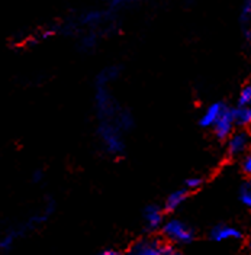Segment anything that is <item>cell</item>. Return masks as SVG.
<instances>
[{
  "label": "cell",
  "instance_id": "obj_5",
  "mask_svg": "<svg viewBox=\"0 0 251 255\" xmlns=\"http://www.w3.org/2000/svg\"><path fill=\"white\" fill-rule=\"evenodd\" d=\"M250 146V135L246 130H237L228 138V154L231 157H240L247 152Z\"/></svg>",
  "mask_w": 251,
  "mask_h": 255
},
{
  "label": "cell",
  "instance_id": "obj_16",
  "mask_svg": "<svg viewBox=\"0 0 251 255\" xmlns=\"http://www.w3.org/2000/svg\"><path fill=\"white\" fill-rule=\"evenodd\" d=\"M109 3V6L112 7H122V6H126V4H131L134 1H138V0H106Z\"/></svg>",
  "mask_w": 251,
  "mask_h": 255
},
{
  "label": "cell",
  "instance_id": "obj_13",
  "mask_svg": "<svg viewBox=\"0 0 251 255\" xmlns=\"http://www.w3.org/2000/svg\"><path fill=\"white\" fill-rule=\"evenodd\" d=\"M240 17H241V22H244V23H249L251 20V0H244V3L241 6Z\"/></svg>",
  "mask_w": 251,
  "mask_h": 255
},
{
  "label": "cell",
  "instance_id": "obj_12",
  "mask_svg": "<svg viewBox=\"0 0 251 255\" xmlns=\"http://www.w3.org/2000/svg\"><path fill=\"white\" fill-rule=\"evenodd\" d=\"M238 105L251 106V83L246 84V86L243 87V90L240 92V96H238Z\"/></svg>",
  "mask_w": 251,
  "mask_h": 255
},
{
  "label": "cell",
  "instance_id": "obj_1",
  "mask_svg": "<svg viewBox=\"0 0 251 255\" xmlns=\"http://www.w3.org/2000/svg\"><path fill=\"white\" fill-rule=\"evenodd\" d=\"M161 231H163L164 238L167 239L169 242L177 244V245L190 244L195 238V232L188 223H185L180 219H176V218H172V219H169V221L163 223Z\"/></svg>",
  "mask_w": 251,
  "mask_h": 255
},
{
  "label": "cell",
  "instance_id": "obj_15",
  "mask_svg": "<svg viewBox=\"0 0 251 255\" xmlns=\"http://www.w3.org/2000/svg\"><path fill=\"white\" fill-rule=\"evenodd\" d=\"M241 167H243V171H244V174L251 178V152L250 154H247V155L244 157L243 162H241Z\"/></svg>",
  "mask_w": 251,
  "mask_h": 255
},
{
  "label": "cell",
  "instance_id": "obj_18",
  "mask_svg": "<svg viewBox=\"0 0 251 255\" xmlns=\"http://www.w3.org/2000/svg\"><path fill=\"white\" fill-rule=\"evenodd\" d=\"M42 178V174H41V171H36L35 174H33V181L36 183V181H39Z\"/></svg>",
  "mask_w": 251,
  "mask_h": 255
},
{
  "label": "cell",
  "instance_id": "obj_14",
  "mask_svg": "<svg viewBox=\"0 0 251 255\" xmlns=\"http://www.w3.org/2000/svg\"><path fill=\"white\" fill-rule=\"evenodd\" d=\"M202 186V178L201 177H189L188 180L185 181V187L188 189L189 191L192 190H198L199 187Z\"/></svg>",
  "mask_w": 251,
  "mask_h": 255
},
{
  "label": "cell",
  "instance_id": "obj_9",
  "mask_svg": "<svg viewBox=\"0 0 251 255\" xmlns=\"http://www.w3.org/2000/svg\"><path fill=\"white\" fill-rule=\"evenodd\" d=\"M189 196V190L186 187H183V189H177V190L172 191L170 194H169V197L166 199V212H174V210H177L179 207L182 206L185 202H186V199H188Z\"/></svg>",
  "mask_w": 251,
  "mask_h": 255
},
{
  "label": "cell",
  "instance_id": "obj_10",
  "mask_svg": "<svg viewBox=\"0 0 251 255\" xmlns=\"http://www.w3.org/2000/svg\"><path fill=\"white\" fill-rule=\"evenodd\" d=\"M234 118H236L237 127H251V106L238 105V108L234 109Z\"/></svg>",
  "mask_w": 251,
  "mask_h": 255
},
{
  "label": "cell",
  "instance_id": "obj_8",
  "mask_svg": "<svg viewBox=\"0 0 251 255\" xmlns=\"http://www.w3.org/2000/svg\"><path fill=\"white\" fill-rule=\"evenodd\" d=\"M144 222L145 226L150 231H157L158 228L163 226V210H160V207L150 205L144 209Z\"/></svg>",
  "mask_w": 251,
  "mask_h": 255
},
{
  "label": "cell",
  "instance_id": "obj_4",
  "mask_svg": "<svg viewBox=\"0 0 251 255\" xmlns=\"http://www.w3.org/2000/svg\"><path fill=\"white\" fill-rule=\"evenodd\" d=\"M236 118H234V109L225 106L224 112L221 113L220 119L214 125V132L218 139H228L236 128Z\"/></svg>",
  "mask_w": 251,
  "mask_h": 255
},
{
  "label": "cell",
  "instance_id": "obj_20",
  "mask_svg": "<svg viewBox=\"0 0 251 255\" xmlns=\"http://www.w3.org/2000/svg\"><path fill=\"white\" fill-rule=\"evenodd\" d=\"M249 248L251 250V237H250V239H249Z\"/></svg>",
  "mask_w": 251,
  "mask_h": 255
},
{
  "label": "cell",
  "instance_id": "obj_6",
  "mask_svg": "<svg viewBox=\"0 0 251 255\" xmlns=\"http://www.w3.org/2000/svg\"><path fill=\"white\" fill-rule=\"evenodd\" d=\"M241 237H243L241 231L230 225H217L209 232V238L215 242L237 241V239H241Z\"/></svg>",
  "mask_w": 251,
  "mask_h": 255
},
{
  "label": "cell",
  "instance_id": "obj_7",
  "mask_svg": "<svg viewBox=\"0 0 251 255\" xmlns=\"http://www.w3.org/2000/svg\"><path fill=\"white\" fill-rule=\"evenodd\" d=\"M225 109V105L217 102V103H212L206 111L202 113L201 119H199V125L202 128H214V125L217 124V121L220 119L221 113Z\"/></svg>",
  "mask_w": 251,
  "mask_h": 255
},
{
  "label": "cell",
  "instance_id": "obj_11",
  "mask_svg": "<svg viewBox=\"0 0 251 255\" xmlns=\"http://www.w3.org/2000/svg\"><path fill=\"white\" fill-rule=\"evenodd\" d=\"M238 197H240V202L244 206L251 207V180L241 184L240 191H238Z\"/></svg>",
  "mask_w": 251,
  "mask_h": 255
},
{
  "label": "cell",
  "instance_id": "obj_19",
  "mask_svg": "<svg viewBox=\"0 0 251 255\" xmlns=\"http://www.w3.org/2000/svg\"><path fill=\"white\" fill-rule=\"evenodd\" d=\"M247 36H249V39L251 41V20L249 22V29H247Z\"/></svg>",
  "mask_w": 251,
  "mask_h": 255
},
{
  "label": "cell",
  "instance_id": "obj_2",
  "mask_svg": "<svg viewBox=\"0 0 251 255\" xmlns=\"http://www.w3.org/2000/svg\"><path fill=\"white\" fill-rule=\"evenodd\" d=\"M129 253L132 255H173L176 254V248L167 239L164 242L157 238H144L137 241L129 248Z\"/></svg>",
  "mask_w": 251,
  "mask_h": 255
},
{
  "label": "cell",
  "instance_id": "obj_3",
  "mask_svg": "<svg viewBox=\"0 0 251 255\" xmlns=\"http://www.w3.org/2000/svg\"><path fill=\"white\" fill-rule=\"evenodd\" d=\"M99 136L102 139V143L105 145L106 151L110 154H119L124 151V141H122V129L102 122L99 128Z\"/></svg>",
  "mask_w": 251,
  "mask_h": 255
},
{
  "label": "cell",
  "instance_id": "obj_17",
  "mask_svg": "<svg viewBox=\"0 0 251 255\" xmlns=\"http://www.w3.org/2000/svg\"><path fill=\"white\" fill-rule=\"evenodd\" d=\"M100 254L102 255H116V254H119V253H118V250L109 248V250H105V251H102Z\"/></svg>",
  "mask_w": 251,
  "mask_h": 255
}]
</instances>
